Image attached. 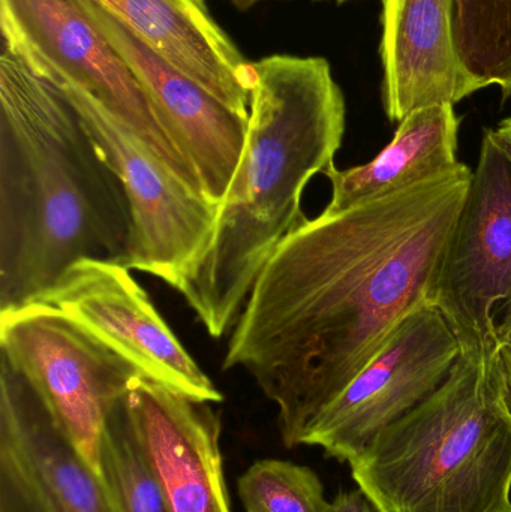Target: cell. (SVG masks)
<instances>
[{
	"label": "cell",
	"instance_id": "17",
	"mask_svg": "<svg viewBox=\"0 0 511 512\" xmlns=\"http://www.w3.org/2000/svg\"><path fill=\"white\" fill-rule=\"evenodd\" d=\"M459 62L482 89L511 96V0H453Z\"/></svg>",
	"mask_w": 511,
	"mask_h": 512
},
{
	"label": "cell",
	"instance_id": "9",
	"mask_svg": "<svg viewBox=\"0 0 511 512\" xmlns=\"http://www.w3.org/2000/svg\"><path fill=\"white\" fill-rule=\"evenodd\" d=\"M461 345L432 303L414 310L371 363L318 415L302 445L350 463L449 378Z\"/></svg>",
	"mask_w": 511,
	"mask_h": 512
},
{
	"label": "cell",
	"instance_id": "7",
	"mask_svg": "<svg viewBox=\"0 0 511 512\" xmlns=\"http://www.w3.org/2000/svg\"><path fill=\"white\" fill-rule=\"evenodd\" d=\"M0 29L2 44L38 74L89 93L203 194L194 167L159 125L140 81L74 0H0Z\"/></svg>",
	"mask_w": 511,
	"mask_h": 512
},
{
	"label": "cell",
	"instance_id": "14",
	"mask_svg": "<svg viewBox=\"0 0 511 512\" xmlns=\"http://www.w3.org/2000/svg\"><path fill=\"white\" fill-rule=\"evenodd\" d=\"M383 105L390 122L482 90L462 68L453 38V0H383Z\"/></svg>",
	"mask_w": 511,
	"mask_h": 512
},
{
	"label": "cell",
	"instance_id": "1",
	"mask_svg": "<svg viewBox=\"0 0 511 512\" xmlns=\"http://www.w3.org/2000/svg\"><path fill=\"white\" fill-rule=\"evenodd\" d=\"M473 170L306 219L267 262L231 331L224 370L242 369L278 408L285 447L431 303Z\"/></svg>",
	"mask_w": 511,
	"mask_h": 512
},
{
	"label": "cell",
	"instance_id": "24",
	"mask_svg": "<svg viewBox=\"0 0 511 512\" xmlns=\"http://www.w3.org/2000/svg\"><path fill=\"white\" fill-rule=\"evenodd\" d=\"M230 2L233 3L239 11L245 12L248 11V9H251L252 6L257 5L261 0H230ZM333 2L345 3L348 2V0H333Z\"/></svg>",
	"mask_w": 511,
	"mask_h": 512
},
{
	"label": "cell",
	"instance_id": "21",
	"mask_svg": "<svg viewBox=\"0 0 511 512\" xmlns=\"http://www.w3.org/2000/svg\"><path fill=\"white\" fill-rule=\"evenodd\" d=\"M500 363L501 370H503L504 379H506V387L507 391H509L511 403V343H501Z\"/></svg>",
	"mask_w": 511,
	"mask_h": 512
},
{
	"label": "cell",
	"instance_id": "2",
	"mask_svg": "<svg viewBox=\"0 0 511 512\" xmlns=\"http://www.w3.org/2000/svg\"><path fill=\"white\" fill-rule=\"evenodd\" d=\"M131 213L113 168L57 84L0 53V315L44 301L86 259L128 255Z\"/></svg>",
	"mask_w": 511,
	"mask_h": 512
},
{
	"label": "cell",
	"instance_id": "19",
	"mask_svg": "<svg viewBox=\"0 0 511 512\" xmlns=\"http://www.w3.org/2000/svg\"><path fill=\"white\" fill-rule=\"evenodd\" d=\"M246 512H327L330 502L318 475L285 460L255 462L237 480Z\"/></svg>",
	"mask_w": 511,
	"mask_h": 512
},
{
	"label": "cell",
	"instance_id": "4",
	"mask_svg": "<svg viewBox=\"0 0 511 512\" xmlns=\"http://www.w3.org/2000/svg\"><path fill=\"white\" fill-rule=\"evenodd\" d=\"M383 512H511V403L497 355L447 381L348 463Z\"/></svg>",
	"mask_w": 511,
	"mask_h": 512
},
{
	"label": "cell",
	"instance_id": "10",
	"mask_svg": "<svg viewBox=\"0 0 511 512\" xmlns=\"http://www.w3.org/2000/svg\"><path fill=\"white\" fill-rule=\"evenodd\" d=\"M44 303L53 304L146 378L203 402L224 399L120 262H78Z\"/></svg>",
	"mask_w": 511,
	"mask_h": 512
},
{
	"label": "cell",
	"instance_id": "20",
	"mask_svg": "<svg viewBox=\"0 0 511 512\" xmlns=\"http://www.w3.org/2000/svg\"><path fill=\"white\" fill-rule=\"evenodd\" d=\"M327 512H383L362 490L341 492L329 504Z\"/></svg>",
	"mask_w": 511,
	"mask_h": 512
},
{
	"label": "cell",
	"instance_id": "15",
	"mask_svg": "<svg viewBox=\"0 0 511 512\" xmlns=\"http://www.w3.org/2000/svg\"><path fill=\"white\" fill-rule=\"evenodd\" d=\"M89 2L132 30L177 71L249 119V62L216 23L206 0Z\"/></svg>",
	"mask_w": 511,
	"mask_h": 512
},
{
	"label": "cell",
	"instance_id": "16",
	"mask_svg": "<svg viewBox=\"0 0 511 512\" xmlns=\"http://www.w3.org/2000/svg\"><path fill=\"white\" fill-rule=\"evenodd\" d=\"M461 120L453 105H432L408 114L392 141L372 161L324 176L332 185L329 212H341L428 182L458 167Z\"/></svg>",
	"mask_w": 511,
	"mask_h": 512
},
{
	"label": "cell",
	"instance_id": "5",
	"mask_svg": "<svg viewBox=\"0 0 511 512\" xmlns=\"http://www.w3.org/2000/svg\"><path fill=\"white\" fill-rule=\"evenodd\" d=\"M54 84L74 105L122 183L131 213V237L123 265L158 277L179 292L212 242L218 206L183 182L89 93L69 84Z\"/></svg>",
	"mask_w": 511,
	"mask_h": 512
},
{
	"label": "cell",
	"instance_id": "13",
	"mask_svg": "<svg viewBox=\"0 0 511 512\" xmlns=\"http://www.w3.org/2000/svg\"><path fill=\"white\" fill-rule=\"evenodd\" d=\"M212 405L143 375L126 394L129 417L170 512H231L221 417Z\"/></svg>",
	"mask_w": 511,
	"mask_h": 512
},
{
	"label": "cell",
	"instance_id": "12",
	"mask_svg": "<svg viewBox=\"0 0 511 512\" xmlns=\"http://www.w3.org/2000/svg\"><path fill=\"white\" fill-rule=\"evenodd\" d=\"M74 2L134 72L159 125L194 167L204 197L219 206L239 170L248 119L177 71L107 12L89 0Z\"/></svg>",
	"mask_w": 511,
	"mask_h": 512
},
{
	"label": "cell",
	"instance_id": "23",
	"mask_svg": "<svg viewBox=\"0 0 511 512\" xmlns=\"http://www.w3.org/2000/svg\"><path fill=\"white\" fill-rule=\"evenodd\" d=\"M495 137L503 144L504 149L511 155V116L504 119L497 129H494Z\"/></svg>",
	"mask_w": 511,
	"mask_h": 512
},
{
	"label": "cell",
	"instance_id": "8",
	"mask_svg": "<svg viewBox=\"0 0 511 512\" xmlns=\"http://www.w3.org/2000/svg\"><path fill=\"white\" fill-rule=\"evenodd\" d=\"M510 298L511 155L488 129L431 303L449 322L461 354L497 355L495 309Z\"/></svg>",
	"mask_w": 511,
	"mask_h": 512
},
{
	"label": "cell",
	"instance_id": "18",
	"mask_svg": "<svg viewBox=\"0 0 511 512\" xmlns=\"http://www.w3.org/2000/svg\"><path fill=\"white\" fill-rule=\"evenodd\" d=\"M99 468L120 512H170L129 417L126 396L117 403L105 424Z\"/></svg>",
	"mask_w": 511,
	"mask_h": 512
},
{
	"label": "cell",
	"instance_id": "6",
	"mask_svg": "<svg viewBox=\"0 0 511 512\" xmlns=\"http://www.w3.org/2000/svg\"><path fill=\"white\" fill-rule=\"evenodd\" d=\"M0 357L30 382L96 471L105 424L141 373L53 304L0 315Z\"/></svg>",
	"mask_w": 511,
	"mask_h": 512
},
{
	"label": "cell",
	"instance_id": "22",
	"mask_svg": "<svg viewBox=\"0 0 511 512\" xmlns=\"http://www.w3.org/2000/svg\"><path fill=\"white\" fill-rule=\"evenodd\" d=\"M503 309V318L498 322V336L501 343H511V298Z\"/></svg>",
	"mask_w": 511,
	"mask_h": 512
},
{
	"label": "cell",
	"instance_id": "3",
	"mask_svg": "<svg viewBox=\"0 0 511 512\" xmlns=\"http://www.w3.org/2000/svg\"><path fill=\"white\" fill-rule=\"evenodd\" d=\"M248 137L206 254L179 294L215 339L233 330L263 268L306 221L303 192L335 165L344 93L324 57L249 62Z\"/></svg>",
	"mask_w": 511,
	"mask_h": 512
},
{
	"label": "cell",
	"instance_id": "11",
	"mask_svg": "<svg viewBox=\"0 0 511 512\" xmlns=\"http://www.w3.org/2000/svg\"><path fill=\"white\" fill-rule=\"evenodd\" d=\"M0 512H120L30 382L0 357Z\"/></svg>",
	"mask_w": 511,
	"mask_h": 512
}]
</instances>
